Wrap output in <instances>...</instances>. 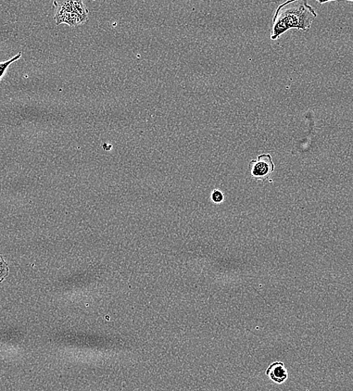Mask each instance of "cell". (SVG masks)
I'll list each match as a JSON object with an SVG mask.
<instances>
[{"label": "cell", "instance_id": "obj_1", "mask_svg": "<svg viewBox=\"0 0 353 391\" xmlns=\"http://www.w3.org/2000/svg\"><path fill=\"white\" fill-rule=\"evenodd\" d=\"M318 13L308 1H287L276 9L273 18L271 40H277L290 30L308 32L310 30Z\"/></svg>", "mask_w": 353, "mask_h": 391}, {"label": "cell", "instance_id": "obj_2", "mask_svg": "<svg viewBox=\"0 0 353 391\" xmlns=\"http://www.w3.org/2000/svg\"><path fill=\"white\" fill-rule=\"evenodd\" d=\"M55 21L57 25L66 23L70 27H77L87 20L73 11L70 1H55Z\"/></svg>", "mask_w": 353, "mask_h": 391}, {"label": "cell", "instance_id": "obj_3", "mask_svg": "<svg viewBox=\"0 0 353 391\" xmlns=\"http://www.w3.org/2000/svg\"><path fill=\"white\" fill-rule=\"evenodd\" d=\"M249 170L252 176L257 180H267L274 170L272 157L269 154H262L257 160H251Z\"/></svg>", "mask_w": 353, "mask_h": 391}, {"label": "cell", "instance_id": "obj_4", "mask_svg": "<svg viewBox=\"0 0 353 391\" xmlns=\"http://www.w3.org/2000/svg\"><path fill=\"white\" fill-rule=\"evenodd\" d=\"M270 380L276 385L285 383L288 378V373L285 364L282 361L272 363L266 371Z\"/></svg>", "mask_w": 353, "mask_h": 391}, {"label": "cell", "instance_id": "obj_5", "mask_svg": "<svg viewBox=\"0 0 353 391\" xmlns=\"http://www.w3.org/2000/svg\"><path fill=\"white\" fill-rule=\"evenodd\" d=\"M70 3L72 10L75 12V13L79 14L86 20L88 19V12L89 11H88V9L86 8L82 0H79V1H70Z\"/></svg>", "mask_w": 353, "mask_h": 391}, {"label": "cell", "instance_id": "obj_6", "mask_svg": "<svg viewBox=\"0 0 353 391\" xmlns=\"http://www.w3.org/2000/svg\"><path fill=\"white\" fill-rule=\"evenodd\" d=\"M21 56L22 53H19L17 55L8 60L0 61V80H1L4 77V75H5L9 66L13 64V62L18 60L21 57Z\"/></svg>", "mask_w": 353, "mask_h": 391}, {"label": "cell", "instance_id": "obj_7", "mask_svg": "<svg viewBox=\"0 0 353 391\" xmlns=\"http://www.w3.org/2000/svg\"><path fill=\"white\" fill-rule=\"evenodd\" d=\"M9 274L8 263L4 257L0 255V282H4Z\"/></svg>", "mask_w": 353, "mask_h": 391}, {"label": "cell", "instance_id": "obj_8", "mask_svg": "<svg viewBox=\"0 0 353 391\" xmlns=\"http://www.w3.org/2000/svg\"><path fill=\"white\" fill-rule=\"evenodd\" d=\"M211 199L214 203L220 204L223 201L224 197L220 191L214 190L211 194Z\"/></svg>", "mask_w": 353, "mask_h": 391}]
</instances>
